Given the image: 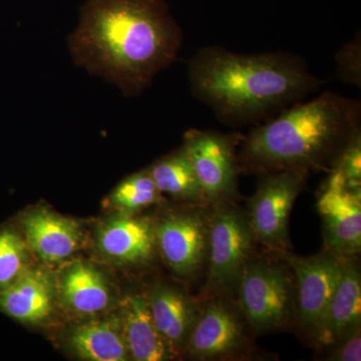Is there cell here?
<instances>
[{
	"label": "cell",
	"instance_id": "cell-1",
	"mask_svg": "<svg viewBox=\"0 0 361 361\" xmlns=\"http://www.w3.org/2000/svg\"><path fill=\"white\" fill-rule=\"evenodd\" d=\"M183 32L165 0H87L68 39L73 61L140 96L177 59Z\"/></svg>",
	"mask_w": 361,
	"mask_h": 361
},
{
	"label": "cell",
	"instance_id": "cell-2",
	"mask_svg": "<svg viewBox=\"0 0 361 361\" xmlns=\"http://www.w3.org/2000/svg\"><path fill=\"white\" fill-rule=\"evenodd\" d=\"M188 80L195 99L231 127L267 122L322 84L291 52L242 54L217 45L194 54Z\"/></svg>",
	"mask_w": 361,
	"mask_h": 361
},
{
	"label": "cell",
	"instance_id": "cell-3",
	"mask_svg": "<svg viewBox=\"0 0 361 361\" xmlns=\"http://www.w3.org/2000/svg\"><path fill=\"white\" fill-rule=\"evenodd\" d=\"M360 101L336 92L297 103L243 137L238 155L241 172L330 171L360 130Z\"/></svg>",
	"mask_w": 361,
	"mask_h": 361
},
{
	"label": "cell",
	"instance_id": "cell-4",
	"mask_svg": "<svg viewBox=\"0 0 361 361\" xmlns=\"http://www.w3.org/2000/svg\"><path fill=\"white\" fill-rule=\"evenodd\" d=\"M237 296V305L255 334H272L295 327V277L283 258L252 256L242 273Z\"/></svg>",
	"mask_w": 361,
	"mask_h": 361
},
{
	"label": "cell",
	"instance_id": "cell-5",
	"mask_svg": "<svg viewBox=\"0 0 361 361\" xmlns=\"http://www.w3.org/2000/svg\"><path fill=\"white\" fill-rule=\"evenodd\" d=\"M232 203L211 205L204 299L219 296L234 298L244 268L253 256L256 240L247 213Z\"/></svg>",
	"mask_w": 361,
	"mask_h": 361
},
{
	"label": "cell",
	"instance_id": "cell-6",
	"mask_svg": "<svg viewBox=\"0 0 361 361\" xmlns=\"http://www.w3.org/2000/svg\"><path fill=\"white\" fill-rule=\"evenodd\" d=\"M277 255L288 263L295 277V327L303 338L319 346L345 257L326 249L308 257L289 251Z\"/></svg>",
	"mask_w": 361,
	"mask_h": 361
},
{
	"label": "cell",
	"instance_id": "cell-7",
	"mask_svg": "<svg viewBox=\"0 0 361 361\" xmlns=\"http://www.w3.org/2000/svg\"><path fill=\"white\" fill-rule=\"evenodd\" d=\"M310 172L285 169L261 174L247 213L256 242L279 254L288 251V224L292 208L306 185Z\"/></svg>",
	"mask_w": 361,
	"mask_h": 361
},
{
	"label": "cell",
	"instance_id": "cell-8",
	"mask_svg": "<svg viewBox=\"0 0 361 361\" xmlns=\"http://www.w3.org/2000/svg\"><path fill=\"white\" fill-rule=\"evenodd\" d=\"M243 135L213 130H188L184 146L207 205L233 202L238 197L240 169L237 146Z\"/></svg>",
	"mask_w": 361,
	"mask_h": 361
},
{
	"label": "cell",
	"instance_id": "cell-9",
	"mask_svg": "<svg viewBox=\"0 0 361 361\" xmlns=\"http://www.w3.org/2000/svg\"><path fill=\"white\" fill-rule=\"evenodd\" d=\"M157 248L165 264L183 279L198 276L207 267L210 211L206 205L173 211L154 221Z\"/></svg>",
	"mask_w": 361,
	"mask_h": 361
},
{
	"label": "cell",
	"instance_id": "cell-10",
	"mask_svg": "<svg viewBox=\"0 0 361 361\" xmlns=\"http://www.w3.org/2000/svg\"><path fill=\"white\" fill-rule=\"evenodd\" d=\"M200 315L190 336L186 351L196 360H230L249 348L245 319L233 299H204ZM247 324V323H246Z\"/></svg>",
	"mask_w": 361,
	"mask_h": 361
},
{
	"label": "cell",
	"instance_id": "cell-11",
	"mask_svg": "<svg viewBox=\"0 0 361 361\" xmlns=\"http://www.w3.org/2000/svg\"><path fill=\"white\" fill-rule=\"evenodd\" d=\"M325 249L342 257H356L361 249V190L349 186L334 168L318 197Z\"/></svg>",
	"mask_w": 361,
	"mask_h": 361
},
{
	"label": "cell",
	"instance_id": "cell-12",
	"mask_svg": "<svg viewBox=\"0 0 361 361\" xmlns=\"http://www.w3.org/2000/svg\"><path fill=\"white\" fill-rule=\"evenodd\" d=\"M99 252L118 265H148L158 253L154 221L129 214H118L99 226Z\"/></svg>",
	"mask_w": 361,
	"mask_h": 361
},
{
	"label": "cell",
	"instance_id": "cell-13",
	"mask_svg": "<svg viewBox=\"0 0 361 361\" xmlns=\"http://www.w3.org/2000/svg\"><path fill=\"white\" fill-rule=\"evenodd\" d=\"M20 226L30 251L45 262H61L82 246L84 235L77 221L47 209L25 213Z\"/></svg>",
	"mask_w": 361,
	"mask_h": 361
},
{
	"label": "cell",
	"instance_id": "cell-14",
	"mask_svg": "<svg viewBox=\"0 0 361 361\" xmlns=\"http://www.w3.org/2000/svg\"><path fill=\"white\" fill-rule=\"evenodd\" d=\"M147 299L157 329L178 357L186 351L200 306L184 291L165 283L156 284Z\"/></svg>",
	"mask_w": 361,
	"mask_h": 361
},
{
	"label": "cell",
	"instance_id": "cell-15",
	"mask_svg": "<svg viewBox=\"0 0 361 361\" xmlns=\"http://www.w3.org/2000/svg\"><path fill=\"white\" fill-rule=\"evenodd\" d=\"M56 293L51 275L30 266L13 284L0 291V311L16 322L39 324L54 313Z\"/></svg>",
	"mask_w": 361,
	"mask_h": 361
},
{
	"label": "cell",
	"instance_id": "cell-16",
	"mask_svg": "<svg viewBox=\"0 0 361 361\" xmlns=\"http://www.w3.org/2000/svg\"><path fill=\"white\" fill-rule=\"evenodd\" d=\"M356 257H345L341 280L330 303L319 346H336L360 329L361 275Z\"/></svg>",
	"mask_w": 361,
	"mask_h": 361
},
{
	"label": "cell",
	"instance_id": "cell-17",
	"mask_svg": "<svg viewBox=\"0 0 361 361\" xmlns=\"http://www.w3.org/2000/svg\"><path fill=\"white\" fill-rule=\"evenodd\" d=\"M122 323L132 360L161 361L175 357L157 329L147 297L134 295L126 299Z\"/></svg>",
	"mask_w": 361,
	"mask_h": 361
},
{
	"label": "cell",
	"instance_id": "cell-18",
	"mask_svg": "<svg viewBox=\"0 0 361 361\" xmlns=\"http://www.w3.org/2000/svg\"><path fill=\"white\" fill-rule=\"evenodd\" d=\"M59 289L63 305L78 314H99L111 302L110 287L103 273L84 261L73 263L63 271Z\"/></svg>",
	"mask_w": 361,
	"mask_h": 361
},
{
	"label": "cell",
	"instance_id": "cell-19",
	"mask_svg": "<svg viewBox=\"0 0 361 361\" xmlns=\"http://www.w3.org/2000/svg\"><path fill=\"white\" fill-rule=\"evenodd\" d=\"M68 345L85 360L125 361L130 358L122 318L92 320L78 325L68 336Z\"/></svg>",
	"mask_w": 361,
	"mask_h": 361
},
{
	"label": "cell",
	"instance_id": "cell-20",
	"mask_svg": "<svg viewBox=\"0 0 361 361\" xmlns=\"http://www.w3.org/2000/svg\"><path fill=\"white\" fill-rule=\"evenodd\" d=\"M148 170L161 194L194 205H207L184 146L157 161Z\"/></svg>",
	"mask_w": 361,
	"mask_h": 361
},
{
	"label": "cell",
	"instance_id": "cell-21",
	"mask_svg": "<svg viewBox=\"0 0 361 361\" xmlns=\"http://www.w3.org/2000/svg\"><path fill=\"white\" fill-rule=\"evenodd\" d=\"M163 194L159 191L148 169L123 180L108 198L109 205L121 214L135 215L149 206L160 203Z\"/></svg>",
	"mask_w": 361,
	"mask_h": 361
},
{
	"label": "cell",
	"instance_id": "cell-22",
	"mask_svg": "<svg viewBox=\"0 0 361 361\" xmlns=\"http://www.w3.org/2000/svg\"><path fill=\"white\" fill-rule=\"evenodd\" d=\"M30 249L13 228L0 230V291L13 284L30 267Z\"/></svg>",
	"mask_w": 361,
	"mask_h": 361
},
{
	"label": "cell",
	"instance_id": "cell-23",
	"mask_svg": "<svg viewBox=\"0 0 361 361\" xmlns=\"http://www.w3.org/2000/svg\"><path fill=\"white\" fill-rule=\"evenodd\" d=\"M360 35L349 44L343 45L336 54L337 73L345 84L355 85L360 87L361 56Z\"/></svg>",
	"mask_w": 361,
	"mask_h": 361
},
{
	"label": "cell",
	"instance_id": "cell-24",
	"mask_svg": "<svg viewBox=\"0 0 361 361\" xmlns=\"http://www.w3.org/2000/svg\"><path fill=\"white\" fill-rule=\"evenodd\" d=\"M341 171L349 186L361 188V132H357L351 137L350 142L342 152L334 167ZM332 168V169H334Z\"/></svg>",
	"mask_w": 361,
	"mask_h": 361
},
{
	"label": "cell",
	"instance_id": "cell-25",
	"mask_svg": "<svg viewBox=\"0 0 361 361\" xmlns=\"http://www.w3.org/2000/svg\"><path fill=\"white\" fill-rule=\"evenodd\" d=\"M329 360L334 361H360L361 360V334L360 329H356L350 336L346 337L341 343Z\"/></svg>",
	"mask_w": 361,
	"mask_h": 361
}]
</instances>
